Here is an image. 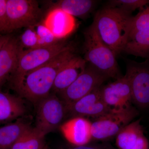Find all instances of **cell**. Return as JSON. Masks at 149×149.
<instances>
[{
	"label": "cell",
	"instance_id": "6da1fadb",
	"mask_svg": "<svg viewBox=\"0 0 149 149\" xmlns=\"http://www.w3.org/2000/svg\"><path fill=\"white\" fill-rule=\"evenodd\" d=\"M133 16L131 13L108 5L98 11L93 24L102 41L118 55L129 39Z\"/></svg>",
	"mask_w": 149,
	"mask_h": 149
},
{
	"label": "cell",
	"instance_id": "7a4b0ae2",
	"mask_svg": "<svg viewBox=\"0 0 149 149\" xmlns=\"http://www.w3.org/2000/svg\"><path fill=\"white\" fill-rule=\"evenodd\" d=\"M75 55L74 48H72L28 72L17 93L32 102L38 103L49 95L58 72Z\"/></svg>",
	"mask_w": 149,
	"mask_h": 149
},
{
	"label": "cell",
	"instance_id": "3957f363",
	"mask_svg": "<svg viewBox=\"0 0 149 149\" xmlns=\"http://www.w3.org/2000/svg\"><path fill=\"white\" fill-rule=\"evenodd\" d=\"M84 59L108 78L117 79L119 74L116 56L102 41L93 23L84 33Z\"/></svg>",
	"mask_w": 149,
	"mask_h": 149
},
{
	"label": "cell",
	"instance_id": "277c9868",
	"mask_svg": "<svg viewBox=\"0 0 149 149\" xmlns=\"http://www.w3.org/2000/svg\"><path fill=\"white\" fill-rule=\"evenodd\" d=\"M73 48L70 44L59 42L52 45L23 50L20 47L15 70L11 76L13 88L17 92L28 72L50 61L57 56Z\"/></svg>",
	"mask_w": 149,
	"mask_h": 149
},
{
	"label": "cell",
	"instance_id": "5b68a950",
	"mask_svg": "<svg viewBox=\"0 0 149 149\" xmlns=\"http://www.w3.org/2000/svg\"><path fill=\"white\" fill-rule=\"evenodd\" d=\"M138 115V110L132 106L125 109L111 110L92 123L93 139L104 140L117 136Z\"/></svg>",
	"mask_w": 149,
	"mask_h": 149
},
{
	"label": "cell",
	"instance_id": "8992f818",
	"mask_svg": "<svg viewBox=\"0 0 149 149\" xmlns=\"http://www.w3.org/2000/svg\"><path fill=\"white\" fill-rule=\"evenodd\" d=\"M125 76L130 84L132 102L143 109L149 107V59L128 61Z\"/></svg>",
	"mask_w": 149,
	"mask_h": 149
},
{
	"label": "cell",
	"instance_id": "52a82bcc",
	"mask_svg": "<svg viewBox=\"0 0 149 149\" xmlns=\"http://www.w3.org/2000/svg\"><path fill=\"white\" fill-rule=\"evenodd\" d=\"M38 104L35 128L45 136L61 125L66 107L64 102L54 95H49Z\"/></svg>",
	"mask_w": 149,
	"mask_h": 149
},
{
	"label": "cell",
	"instance_id": "ba28073f",
	"mask_svg": "<svg viewBox=\"0 0 149 149\" xmlns=\"http://www.w3.org/2000/svg\"><path fill=\"white\" fill-rule=\"evenodd\" d=\"M8 30L35 26L42 15L38 2L34 0H7Z\"/></svg>",
	"mask_w": 149,
	"mask_h": 149
},
{
	"label": "cell",
	"instance_id": "9c48e42d",
	"mask_svg": "<svg viewBox=\"0 0 149 149\" xmlns=\"http://www.w3.org/2000/svg\"><path fill=\"white\" fill-rule=\"evenodd\" d=\"M107 79V77L88 64L77 79L60 93L62 101L65 105L73 103L96 88L101 87Z\"/></svg>",
	"mask_w": 149,
	"mask_h": 149
},
{
	"label": "cell",
	"instance_id": "30bf717a",
	"mask_svg": "<svg viewBox=\"0 0 149 149\" xmlns=\"http://www.w3.org/2000/svg\"><path fill=\"white\" fill-rule=\"evenodd\" d=\"M102 87L93 90L82 98L70 104L65 105L67 112L74 117H91L97 118L111 110L104 101L102 95Z\"/></svg>",
	"mask_w": 149,
	"mask_h": 149
},
{
	"label": "cell",
	"instance_id": "8fae6325",
	"mask_svg": "<svg viewBox=\"0 0 149 149\" xmlns=\"http://www.w3.org/2000/svg\"><path fill=\"white\" fill-rule=\"evenodd\" d=\"M104 101L111 110L125 109L132 106V96L130 84L125 76L102 87Z\"/></svg>",
	"mask_w": 149,
	"mask_h": 149
},
{
	"label": "cell",
	"instance_id": "7c38bea8",
	"mask_svg": "<svg viewBox=\"0 0 149 149\" xmlns=\"http://www.w3.org/2000/svg\"><path fill=\"white\" fill-rule=\"evenodd\" d=\"M42 23L59 41L72 34L77 27L74 17L56 7L51 9Z\"/></svg>",
	"mask_w": 149,
	"mask_h": 149
},
{
	"label": "cell",
	"instance_id": "4fadbf2b",
	"mask_svg": "<svg viewBox=\"0 0 149 149\" xmlns=\"http://www.w3.org/2000/svg\"><path fill=\"white\" fill-rule=\"evenodd\" d=\"M60 128L65 139L75 146L87 145L93 139L92 123L84 118L73 117Z\"/></svg>",
	"mask_w": 149,
	"mask_h": 149
},
{
	"label": "cell",
	"instance_id": "5bb4252c",
	"mask_svg": "<svg viewBox=\"0 0 149 149\" xmlns=\"http://www.w3.org/2000/svg\"><path fill=\"white\" fill-rule=\"evenodd\" d=\"M87 64L84 58L74 56L58 72L52 90L58 93L64 91L84 72Z\"/></svg>",
	"mask_w": 149,
	"mask_h": 149
},
{
	"label": "cell",
	"instance_id": "9a60e30c",
	"mask_svg": "<svg viewBox=\"0 0 149 149\" xmlns=\"http://www.w3.org/2000/svg\"><path fill=\"white\" fill-rule=\"evenodd\" d=\"M19 51L18 39L12 36L0 51V88L15 70Z\"/></svg>",
	"mask_w": 149,
	"mask_h": 149
},
{
	"label": "cell",
	"instance_id": "2e32d148",
	"mask_svg": "<svg viewBox=\"0 0 149 149\" xmlns=\"http://www.w3.org/2000/svg\"><path fill=\"white\" fill-rule=\"evenodd\" d=\"M25 111L20 98L0 91V123L15 120L23 115Z\"/></svg>",
	"mask_w": 149,
	"mask_h": 149
},
{
	"label": "cell",
	"instance_id": "e0dca14e",
	"mask_svg": "<svg viewBox=\"0 0 149 149\" xmlns=\"http://www.w3.org/2000/svg\"><path fill=\"white\" fill-rule=\"evenodd\" d=\"M31 128L28 123L19 119L0 127V149H10Z\"/></svg>",
	"mask_w": 149,
	"mask_h": 149
},
{
	"label": "cell",
	"instance_id": "ac0fdd59",
	"mask_svg": "<svg viewBox=\"0 0 149 149\" xmlns=\"http://www.w3.org/2000/svg\"><path fill=\"white\" fill-rule=\"evenodd\" d=\"M141 119L130 123L117 134L116 145L119 149H130L144 135Z\"/></svg>",
	"mask_w": 149,
	"mask_h": 149
},
{
	"label": "cell",
	"instance_id": "d6986e66",
	"mask_svg": "<svg viewBox=\"0 0 149 149\" xmlns=\"http://www.w3.org/2000/svg\"><path fill=\"white\" fill-rule=\"evenodd\" d=\"M123 52L149 59V29L139 31L130 37Z\"/></svg>",
	"mask_w": 149,
	"mask_h": 149
},
{
	"label": "cell",
	"instance_id": "ffe728a7",
	"mask_svg": "<svg viewBox=\"0 0 149 149\" xmlns=\"http://www.w3.org/2000/svg\"><path fill=\"white\" fill-rule=\"evenodd\" d=\"M97 1L93 0H61L54 5L74 17L84 18L95 8Z\"/></svg>",
	"mask_w": 149,
	"mask_h": 149
},
{
	"label": "cell",
	"instance_id": "44dd1931",
	"mask_svg": "<svg viewBox=\"0 0 149 149\" xmlns=\"http://www.w3.org/2000/svg\"><path fill=\"white\" fill-rule=\"evenodd\" d=\"M45 136L31 128L14 144L10 149H42L45 146Z\"/></svg>",
	"mask_w": 149,
	"mask_h": 149
},
{
	"label": "cell",
	"instance_id": "7402d4cb",
	"mask_svg": "<svg viewBox=\"0 0 149 149\" xmlns=\"http://www.w3.org/2000/svg\"><path fill=\"white\" fill-rule=\"evenodd\" d=\"M148 29H149V5L133 16L129 38L136 32Z\"/></svg>",
	"mask_w": 149,
	"mask_h": 149
},
{
	"label": "cell",
	"instance_id": "603a6c76",
	"mask_svg": "<svg viewBox=\"0 0 149 149\" xmlns=\"http://www.w3.org/2000/svg\"><path fill=\"white\" fill-rule=\"evenodd\" d=\"M34 27L38 37L39 47L52 45L59 41L43 23H38Z\"/></svg>",
	"mask_w": 149,
	"mask_h": 149
},
{
	"label": "cell",
	"instance_id": "cb8c5ba5",
	"mask_svg": "<svg viewBox=\"0 0 149 149\" xmlns=\"http://www.w3.org/2000/svg\"><path fill=\"white\" fill-rule=\"evenodd\" d=\"M109 5L116 7L132 13L137 9L142 10L149 5V0H112Z\"/></svg>",
	"mask_w": 149,
	"mask_h": 149
},
{
	"label": "cell",
	"instance_id": "d4e9b609",
	"mask_svg": "<svg viewBox=\"0 0 149 149\" xmlns=\"http://www.w3.org/2000/svg\"><path fill=\"white\" fill-rule=\"evenodd\" d=\"M26 28L20 37V47L26 48V49L39 47L38 37L34 26Z\"/></svg>",
	"mask_w": 149,
	"mask_h": 149
},
{
	"label": "cell",
	"instance_id": "484cf974",
	"mask_svg": "<svg viewBox=\"0 0 149 149\" xmlns=\"http://www.w3.org/2000/svg\"><path fill=\"white\" fill-rule=\"evenodd\" d=\"M7 0H0V32H8Z\"/></svg>",
	"mask_w": 149,
	"mask_h": 149
},
{
	"label": "cell",
	"instance_id": "4316f807",
	"mask_svg": "<svg viewBox=\"0 0 149 149\" xmlns=\"http://www.w3.org/2000/svg\"><path fill=\"white\" fill-rule=\"evenodd\" d=\"M130 149H149V143L145 135L141 136L134 146Z\"/></svg>",
	"mask_w": 149,
	"mask_h": 149
},
{
	"label": "cell",
	"instance_id": "83f0119b",
	"mask_svg": "<svg viewBox=\"0 0 149 149\" xmlns=\"http://www.w3.org/2000/svg\"><path fill=\"white\" fill-rule=\"evenodd\" d=\"M12 37L11 35H1L0 36V51L5 44Z\"/></svg>",
	"mask_w": 149,
	"mask_h": 149
},
{
	"label": "cell",
	"instance_id": "f1b7e54d",
	"mask_svg": "<svg viewBox=\"0 0 149 149\" xmlns=\"http://www.w3.org/2000/svg\"><path fill=\"white\" fill-rule=\"evenodd\" d=\"M70 149H107L104 148H101L95 146H88V145H85V146H74L73 148H71Z\"/></svg>",
	"mask_w": 149,
	"mask_h": 149
},
{
	"label": "cell",
	"instance_id": "f546056e",
	"mask_svg": "<svg viewBox=\"0 0 149 149\" xmlns=\"http://www.w3.org/2000/svg\"><path fill=\"white\" fill-rule=\"evenodd\" d=\"M47 149V147H46V146H45V147H44V148H43V149Z\"/></svg>",
	"mask_w": 149,
	"mask_h": 149
}]
</instances>
